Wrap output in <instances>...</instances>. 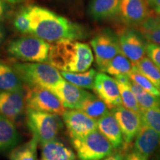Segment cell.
Segmentation results:
<instances>
[{
	"instance_id": "8992f818",
	"label": "cell",
	"mask_w": 160,
	"mask_h": 160,
	"mask_svg": "<svg viewBox=\"0 0 160 160\" xmlns=\"http://www.w3.org/2000/svg\"><path fill=\"white\" fill-rule=\"evenodd\" d=\"M71 143L80 160H101L113 152L111 143L97 130L80 139H71Z\"/></svg>"
},
{
	"instance_id": "f546056e",
	"label": "cell",
	"mask_w": 160,
	"mask_h": 160,
	"mask_svg": "<svg viewBox=\"0 0 160 160\" xmlns=\"http://www.w3.org/2000/svg\"><path fill=\"white\" fill-rule=\"evenodd\" d=\"M129 77L130 79L133 82L137 83V85L141 86L145 91L153 95L160 96V91L158 90L157 88L145 76H144L142 73H140L137 68L134 67V66H133V68H132V71L130 73Z\"/></svg>"
},
{
	"instance_id": "d590c367",
	"label": "cell",
	"mask_w": 160,
	"mask_h": 160,
	"mask_svg": "<svg viewBox=\"0 0 160 160\" xmlns=\"http://www.w3.org/2000/svg\"><path fill=\"white\" fill-rule=\"evenodd\" d=\"M150 8L160 17V0H148Z\"/></svg>"
},
{
	"instance_id": "60d3db41",
	"label": "cell",
	"mask_w": 160,
	"mask_h": 160,
	"mask_svg": "<svg viewBox=\"0 0 160 160\" xmlns=\"http://www.w3.org/2000/svg\"><path fill=\"white\" fill-rule=\"evenodd\" d=\"M152 160H155V159H152Z\"/></svg>"
},
{
	"instance_id": "7a4b0ae2",
	"label": "cell",
	"mask_w": 160,
	"mask_h": 160,
	"mask_svg": "<svg viewBox=\"0 0 160 160\" xmlns=\"http://www.w3.org/2000/svg\"><path fill=\"white\" fill-rule=\"evenodd\" d=\"M93 52L86 43L76 40H63L51 45L48 62L60 71L82 73L93 63Z\"/></svg>"
},
{
	"instance_id": "ba28073f",
	"label": "cell",
	"mask_w": 160,
	"mask_h": 160,
	"mask_svg": "<svg viewBox=\"0 0 160 160\" xmlns=\"http://www.w3.org/2000/svg\"><path fill=\"white\" fill-rule=\"evenodd\" d=\"M25 99L26 109L62 116L67 111L59 98L47 88H28Z\"/></svg>"
},
{
	"instance_id": "ac0fdd59",
	"label": "cell",
	"mask_w": 160,
	"mask_h": 160,
	"mask_svg": "<svg viewBox=\"0 0 160 160\" xmlns=\"http://www.w3.org/2000/svg\"><path fill=\"white\" fill-rule=\"evenodd\" d=\"M120 0H91L88 13L93 19L102 21L119 14Z\"/></svg>"
},
{
	"instance_id": "ffe728a7",
	"label": "cell",
	"mask_w": 160,
	"mask_h": 160,
	"mask_svg": "<svg viewBox=\"0 0 160 160\" xmlns=\"http://www.w3.org/2000/svg\"><path fill=\"white\" fill-rule=\"evenodd\" d=\"M41 160H75L74 152L57 140L43 144Z\"/></svg>"
},
{
	"instance_id": "d6a6232c",
	"label": "cell",
	"mask_w": 160,
	"mask_h": 160,
	"mask_svg": "<svg viewBox=\"0 0 160 160\" xmlns=\"http://www.w3.org/2000/svg\"><path fill=\"white\" fill-rule=\"evenodd\" d=\"M146 53L149 59L160 68V45L152 42H147Z\"/></svg>"
},
{
	"instance_id": "277c9868",
	"label": "cell",
	"mask_w": 160,
	"mask_h": 160,
	"mask_svg": "<svg viewBox=\"0 0 160 160\" xmlns=\"http://www.w3.org/2000/svg\"><path fill=\"white\" fill-rule=\"evenodd\" d=\"M26 122L33 137L42 145L53 141L63 128L60 115L26 109Z\"/></svg>"
},
{
	"instance_id": "e0dca14e",
	"label": "cell",
	"mask_w": 160,
	"mask_h": 160,
	"mask_svg": "<svg viewBox=\"0 0 160 160\" xmlns=\"http://www.w3.org/2000/svg\"><path fill=\"white\" fill-rule=\"evenodd\" d=\"M159 148H160L159 133L143 125L135 138L133 150L149 159Z\"/></svg>"
},
{
	"instance_id": "2e32d148",
	"label": "cell",
	"mask_w": 160,
	"mask_h": 160,
	"mask_svg": "<svg viewBox=\"0 0 160 160\" xmlns=\"http://www.w3.org/2000/svg\"><path fill=\"white\" fill-rule=\"evenodd\" d=\"M97 128L116 150L122 149L124 139L121 129L113 112H108L97 121Z\"/></svg>"
},
{
	"instance_id": "9c48e42d",
	"label": "cell",
	"mask_w": 160,
	"mask_h": 160,
	"mask_svg": "<svg viewBox=\"0 0 160 160\" xmlns=\"http://www.w3.org/2000/svg\"><path fill=\"white\" fill-rule=\"evenodd\" d=\"M122 53L135 66L145 57L147 42L139 30L131 28L121 30L118 33Z\"/></svg>"
},
{
	"instance_id": "44dd1931",
	"label": "cell",
	"mask_w": 160,
	"mask_h": 160,
	"mask_svg": "<svg viewBox=\"0 0 160 160\" xmlns=\"http://www.w3.org/2000/svg\"><path fill=\"white\" fill-rule=\"evenodd\" d=\"M0 91H24V84L12 66L0 61Z\"/></svg>"
},
{
	"instance_id": "836d02e7",
	"label": "cell",
	"mask_w": 160,
	"mask_h": 160,
	"mask_svg": "<svg viewBox=\"0 0 160 160\" xmlns=\"http://www.w3.org/2000/svg\"><path fill=\"white\" fill-rule=\"evenodd\" d=\"M148 158H147L145 156H143L141 153H138L133 150V151L129 152L127 154H125L124 160H148Z\"/></svg>"
},
{
	"instance_id": "52a82bcc",
	"label": "cell",
	"mask_w": 160,
	"mask_h": 160,
	"mask_svg": "<svg viewBox=\"0 0 160 160\" xmlns=\"http://www.w3.org/2000/svg\"><path fill=\"white\" fill-rule=\"evenodd\" d=\"M90 43L94 51L97 65L101 71L113 58L122 53L118 36L109 29L97 33Z\"/></svg>"
},
{
	"instance_id": "d4e9b609",
	"label": "cell",
	"mask_w": 160,
	"mask_h": 160,
	"mask_svg": "<svg viewBox=\"0 0 160 160\" xmlns=\"http://www.w3.org/2000/svg\"><path fill=\"white\" fill-rule=\"evenodd\" d=\"M39 142L33 137L30 141L17 146L9 153L10 160H38L37 144Z\"/></svg>"
},
{
	"instance_id": "1f68e13d",
	"label": "cell",
	"mask_w": 160,
	"mask_h": 160,
	"mask_svg": "<svg viewBox=\"0 0 160 160\" xmlns=\"http://www.w3.org/2000/svg\"><path fill=\"white\" fill-rule=\"evenodd\" d=\"M13 26L17 31L23 34L31 33L30 19L28 8H22L18 12L13 19Z\"/></svg>"
},
{
	"instance_id": "f1b7e54d",
	"label": "cell",
	"mask_w": 160,
	"mask_h": 160,
	"mask_svg": "<svg viewBox=\"0 0 160 160\" xmlns=\"http://www.w3.org/2000/svg\"><path fill=\"white\" fill-rule=\"evenodd\" d=\"M143 125L154 130L160 134V109H141Z\"/></svg>"
},
{
	"instance_id": "ab89813d",
	"label": "cell",
	"mask_w": 160,
	"mask_h": 160,
	"mask_svg": "<svg viewBox=\"0 0 160 160\" xmlns=\"http://www.w3.org/2000/svg\"><path fill=\"white\" fill-rule=\"evenodd\" d=\"M157 160H160V155L157 157Z\"/></svg>"
},
{
	"instance_id": "5b68a950",
	"label": "cell",
	"mask_w": 160,
	"mask_h": 160,
	"mask_svg": "<svg viewBox=\"0 0 160 160\" xmlns=\"http://www.w3.org/2000/svg\"><path fill=\"white\" fill-rule=\"evenodd\" d=\"M51 45L35 36H25L11 41L8 53L12 57L25 62H48Z\"/></svg>"
},
{
	"instance_id": "6da1fadb",
	"label": "cell",
	"mask_w": 160,
	"mask_h": 160,
	"mask_svg": "<svg viewBox=\"0 0 160 160\" xmlns=\"http://www.w3.org/2000/svg\"><path fill=\"white\" fill-rule=\"evenodd\" d=\"M27 8L31 34L47 42L82 39L87 36L85 28L51 10L37 5Z\"/></svg>"
},
{
	"instance_id": "9a60e30c",
	"label": "cell",
	"mask_w": 160,
	"mask_h": 160,
	"mask_svg": "<svg viewBox=\"0 0 160 160\" xmlns=\"http://www.w3.org/2000/svg\"><path fill=\"white\" fill-rule=\"evenodd\" d=\"M59 98L65 108L78 110L88 91L77 87L64 79L50 90Z\"/></svg>"
},
{
	"instance_id": "83f0119b",
	"label": "cell",
	"mask_w": 160,
	"mask_h": 160,
	"mask_svg": "<svg viewBox=\"0 0 160 160\" xmlns=\"http://www.w3.org/2000/svg\"><path fill=\"white\" fill-rule=\"evenodd\" d=\"M120 95L122 99V105L127 109L140 113L141 108L138 103L137 97L131 91L129 84H123L117 82Z\"/></svg>"
},
{
	"instance_id": "4dcf8cb0",
	"label": "cell",
	"mask_w": 160,
	"mask_h": 160,
	"mask_svg": "<svg viewBox=\"0 0 160 160\" xmlns=\"http://www.w3.org/2000/svg\"><path fill=\"white\" fill-rule=\"evenodd\" d=\"M135 96L141 109H160V96L153 95L145 90Z\"/></svg>"
},
{
	"instance_id": "74e56055",
	"label": "cell",
	"mask_w": 160,
	"mask_h": 160,
	"mask_svg": "<svg viewBox=\"0 0 160 160\" xmlns=\"http://www.w3.org/2000/svg\"><path fill=\"white\" fill-rule=\"evenodd\" d=\"M4 37H5V32H4L2 26L0 24V44H1L2 42L3 41Z\"/></svg>"
},
{
	"instance_id": "8d00e7d4",
	"label": "cell",
	"mask_w": 160,
	"mask_h": 160,
	"mask_svg": "<svg viewBox=\"0 0 160 160\" xmlns=\"http://www.w3.org/2000/svg\"><path fill=\"white\" fill-rule=\"evenodd\" d=\"M7 5L5 0H0V21L3 19L6 12H7Z\"/></svg>"
},
{
	"instance_id": "7402d4cb",
	"label": "cell",
	"mask_w": 160,
	"mask_h": 160,
	"mask_svg": "<svg viewBox=\"0 0 160 160\" xmlns=\"http://www.w3.org/2000/svg\"><path fill=\"white\" fill-rule=\"evenodd\" d=\"M92 119H99L109 112L108 108L97 95L88 92L85 99L78 108Z\"/></svg>"
},
{
	"instance_id": "d6986e66",
	"label": "cell",
	"mask_w": 160,
	"mask_h": 160,
	"mask_svg": "<svg viewBox=\"0 0 160 160\" xmlns=\"http://www.w3.org/2000/svg\"><path fill=\"white\" fill-rule=\"evenodd\" d=\"M20 141V135L11 120L0 114V151H11Z\"/></svg>"
},
{
	"instance_id": "603a6c76",
	"label": "cell",
	"mask_w": 160,
	"mask_h": 160,
	"mask_svg": "<svg viewBox=\"0 0 160 160\" xmlns=\"http://www.w3.org/2000/svg\"><path fill=\"white\" fill-rule=\"evenodd\" d=\"M62 77L66 81L81 88L93 90L97 71L94 69H90L82 73H71V72L61 71Z\"/></svg>"
},
{
	"instance_id": "cb8c5ba5",
	"label": "cell",
	"mask_w": 160,
	"mask_h": 160,
	"mask_svg": "<svg viewBox=\"0 0 160 160\" xmlns=\"http://www.w3.org/2000/svg\"><path fill=\"white\" fill-rule=\"evenodd\" d=\"M132 68L131 62L122 53H120L107 64L102 72L114 77L119 75L129 76Z\"/></svg>"
},
{
	"instance_id": "f35d334b",
	"label": "cell",
	"mask_w": 160,
	"mask_h": 160,
	"mask_svg": "<svg viewBox=\"0 0 160 160\" xmlns=\"http://www.w3.org/2000/svg\"><path fill=\"white\" fill-rule=\"evenodd\" d=\"M5 1L11 4H17V3L22 2H23L24 0H5Z\"/></svg>"
},
{
	"instance_id": "5bb4252c",
	"label": "cell",
	"mask_w": 160,
	"mask_h": 160,
	"mask_svg": "<svg viewBox=\"0 0 160 160\" xmlns=\"http://www.w3.org/2000/svg\"><path fill=\"white\" fill-rule=\"evenodd\" d=\"M25 108L23 91H0V114L14 122L22 116Z\"/></svg>"
},
{
	"instance_id": "4316f807",
	"label": "cell",
	"mask_w": 160,
	"mask_h": 160,
	"mask_svg": "<svg viewBox=\"0 0 160 160\" xmlns=\"http://www.w3.org/2000/svg\"><path fill=\"white\" fill-rule=\"evenodd\" d=\"M134 67L148 79L160 91V68L148 57H145Z\"/></svg>"
},
{
	"instance_id": "484cf974",
	"label": "cell",
	"mask_w": 160,
	"mask_h": 160,
	"mask_svg": "<svg viewBox=\"0 0 160 160\" xmlns=\"http://www.w3.org/2000/svg\"><path fill=\"white\" fill-rule=\"evenodd\" d=\"M139 31L148 42L160 45L159 16H151L139 26Z\"/></svg>"
},
{
	"instance_id": "3957f363",
	"label": "cell",
	"mask_w": 160,
	"mask_h": 160,
	"mask_svg": "<svg viewBox=\"0 0 160 160\" xmlns=\"http://www.w3.org/2000/svg\"><path fill=\"white\" fill-rule=\"evenodd\" d=\"M11 66L23 84L28 88L51 90L64 79L59 70L50 64L14 62Z\"/></svg>"
},
{
	"instance_id": "8fae6325",
	"label": "cell",
	"mask_w": 160,
	"mask_h": 160,
	"mask_svg": "<svg viewBox=\"0 0 160 160\" xmlns=\"http://www.w3.org/2000/svg\"><path fill=\"white\" fill-rule=\"evenodd\" d=\"M62 120L71 139H80L97 130V121L79 110H69L62 114Z\"/></svg>"
},
{
	"instance_id": "7c38bea8",
	"label": "cell",
	"mask_w": 160,
	"mask_h": 160,
	"mask_svg": "<svg viewBox=\"0 0 160 160\" xmlns=\"http://www.w3.org/2000/svg\"><path fill=\"white\" fill-rule=\"evenodd\" d=\"M119 15L122 22L129 27H139L151 16L148 0H120Z\"/></svg>"
},
{
	"instance_id": "e575fe53",
	"label": "cell",
	"mask_w": 160,
	"mask_h": 160,
	"mask_svg": "<svg viewBox=\"0 0 160 160\" xmlns=\"http://www.w3.org/2000/svg\"><path fill=\"white\" fill-rule=\"evenodd\" d=\"M125 152L122 151L113 152L111 155L108 156L103 160H124L125 158Z\"/></svg>"
},
{
	"instance_id": "4fadbf2b",
	"label": "cell",
	"mask_w": 160,
	"mask_h": 160,
	"mask_svg": "<svg viewBox=\"0 0 160 160\" xmlns=\"http://www.w3.org/2000/svg\"><path fill=\"white\" fill-rule=\"evenodd\" d=\"M93 91L110 110L122 105L117 81L108 74L102 72L97 73Z\"/></svg>"
},
{
	"instance_id": "30bf717a",
	"label": "cell",
	"mask_w": 160,
	"mask_h": 160,
	"mask_svg": "<svg viewBox=\"0 0 160 160\" xmlns=\"http://www.w3.org/2000/svg\"><path fill=\"white\" fill-rule=\"evenodd\" d=\"M115 116L121 129L124 139V147L121 151H125L128 149L133 140L137 137L143 124L139 113L127 109L121 105L111 110Z\"/></svg>"
}]
</instances>
